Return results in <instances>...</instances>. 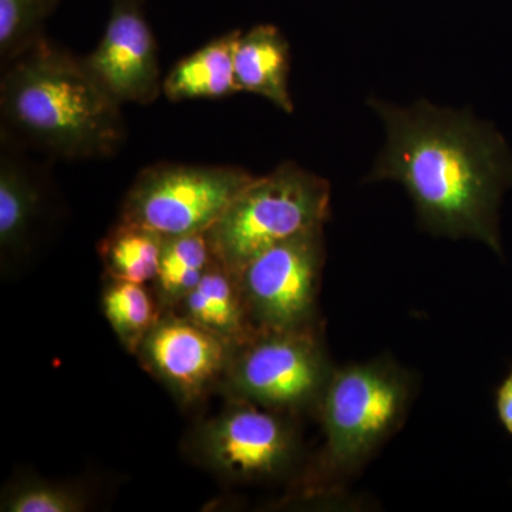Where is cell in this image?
Listing matches in <instances>:
<instances>
[{"instance_id":"1","label":"cell","mask_w":512,"mask_h":512,"mask_svg":"<svg viewBox=\"0 0 512 512\" xmlns=\"http://www.w3.org/2000/svg\"><path fill=\"white\" fill-rule=\"evenodd\" d=\"M372 104L387 141L369 180L402 184L431 234L476 239L503 255L500 208L512 187V151L500 131L430 103Z\"/></svg>"},{"instance_id":"2","label":"cell","mask_w":512,"mask_h":512,"mask_svg":"<svg viewBox=\"0 0 512 512\" xmlns=\"http://www.w3.org/2000/svg\"><path fill=\"white\" fill-rule=\"evenodd\" d=\"M121 106L84 59L43 37L2 69V133L62 158L110 157L126 138Z\"/></svg>"},{"instance_id":"3","label":"cell","mask_w":512,"mask_h":512,"mask_svg":"<svg viewBox=\"0 0 512 512\" xmlns=\"http://www.w3.org/2000/svg\"><path fill=\"white\" fill-rule=\"evenodd\" d=\"M416 392L414 373L392 357L335 367L316 410L323 446L311 484L338 490L402 429Z\"/></svg>"},{"instance_id":"4","label":"cell","mask_w":512,"mask_h":512,"mask_svg":"<svg viewBox=\"0 0 512 512\" xmlns=\"http://www.w3.org/2000/svg\"><path fill=\"white\" fill-rule=\"evenodd\" d=\"M330 185L301 165L284 163L255 177L207 231L212 255L235 276L256 255L323 228Z\"/></svg>"},{"instance_id":"5","label":"cell","mask_w":512,"mask_h":512,"mask_svg":"<svg viewBox=\"0 0 512 512\" xmlns=\"http://www.w3.org/2000/svg\"><path fill=\"white\" fill-rule=\"evenodd\" d=\"M333 369L318 329L256 330L235 348L221 386L229 400L296 416L318 410Z\"/></svg>"},{"instance_id":"6","label":"cell","mask_w":512,"mask_h":512,"mask_svg":"<svg viewBox=\"0 0 512 512\" xmlns=\"http://www.w3.org/2000/svg\"><path fill=\"white\" fill-rule=\"evenodd\" d=\"M191 457L232 483H269L296 470L302 440L293 414L231 400L188 439Z\"/></svg>"},{"instance_id":"7","label":"cell","mask_w":512,"mask_h":512,"mask_svg":"<svg viewBox=\"0 0 512 512\" xmlns=\"http://www.w3.org/2000/svg\"><path fill=\"white\" fill-rule=\"evenodd\" d=\"M254 178L231 165H151L128 190L120 220L163 237L207 232Z\"/></svg>"},{"instance_id":"8","label":"cell","mask_w":512,"mask_h":512,"mask_svg":"<svg viewBox=\"0 0 512 512\" xmlns=\"http://www.w3.org/2000/svg\"><path fill=\"white\" fill-rule=\"evenodd\" d=\"M323 264V228L281 242L251 259L237 278L252 328L318 329Z\"/></svg>"},{"instance_id":"9","label":"cell","mask_w":512,"mask_h":512,"mask_svg":"<svg viewBox=\"0 0 512 512\" xmlns=\"http://www.w3.org/2000/svg\"><path fill=\"white\" fill-rule=\"evenodd\" d=\"M234 350L227 340L181 313L165 311L136 356L178 403L191 406L222 383Z\"/></svg>"},{"instance_id":"10","label":"cell","mask_w":512,"mask_h":512,"mask_svg":"<svg viewBox=\"0 0 512 512\" xmlns=\"http://www.w3.org/2000/svg\"><path fill=\"white\" fill-rule=\"evenodd\" d=\"M84 63L121 104L148 106L158 99L164 80L146 0H111L103 37Z\"/></svg>"},{"instance_id":"11","label":"cell","mask_w":512,"mask_h":512,"mask_svg":"<svg viewBox=\"0 0 512 512\" xmlns=\"http://www.w3.org/2000/svg\"><path fill=\"white\" fill-rule=\"evenodd\" d=\"M234 66L241 92L258 94L285 113H292L291 50L281 30L272 25H258L239 33Z\"/></svg>"},{"instance_id":"12","label":"cell","mask_w":512,"mask_h":512,"mask_svg":"<svg viewBox=\"0 0 512 512\" xmlns=\"http://www.w3.org/2000/svg\"><path fill=\"white\" fill-rule=\"evenodd\" d=\"M198 323L238 348L256 332L249 322L237 276L217 259L211 262L200 284L174 311Z\"/></svg>"},{"instance_id":"13","label":"cell","mask_w":512,"mask_h":512,"mask_svg":"<svg viewBox=\"0 0 512 512\" xmlns=\"http://www.w3.org/2000/svg\"><path fill=\"white\" fill-rule=\"evenodd\" d=\"M241 30L217 37L180 60L163 82L168 100L224 99L241 93L235 77L234 52Z\"/></svg>"},{"instance_id":"14","label":"cell","mask_w":512,"mask_h":512,"mask_svg":"<svg viewBox=\"0 0 512 512\" xmlns=\"http://www.w3.org/2000/svg\"><path fill=\"white\" fill-rule=\"evenodd\" d=\"M42 188L29 164L2 134L0 153V248L18 255L28 245L42 205Z\"/></svg>"},{"instance_id":"15","label":"cell","mask_w":512,"mask_h":512,"mask_svg":"<svg viewBox=\"0 0 512 512\" xmlns=\"http://www.w3.org/2000/svg\"><path fill=\"white\" fill-rule=\"evenodd\" d=\"M163 242V235L120 220L101 239L97 251L109 278L147 285L156 281Z\"/></svg>"},{"instance_id":"16","label":"cell","mask_w":512,"mask_h":512,"mask_svg":"<svg viewBox=\"0 0 512 512\" xmlns=\"http://www.w3.org/2000/svg\"><path fill=\"white\" fill-rule=\"evenodd\" d=\"M214 261L207 232L164 237L154 286L163 311H174L195 288Z\"/></svg>"},{"instance_id":"17","label":"cell","mask_w":512,"mask_h":512,"mask_svg":"<svg viewBox=\"0 0 512 512\" xmlns=\"http://www.w3.org/2000/svg\"><path fill=\"white\" fill-rule=\"evenodd\" d=\"M101 308L123 348L133 355L164 312L146 285L111 278L104 286Z\"/></svg>"},{"instance_id":"18","label":"cell","mask_w":512,"mask_h":512,"mask_svg":"<svg viewBox=\"0 0 512 512\" xmlns=\"http://www.w3.org/2000/svg\"><path fill=\"white\" fill-rule=\"evenodd\" d=\"M53 10L49 0H0L2 69L45 37L43 25Z\"/></svg>"},{"instance_id":"19","label":"cell","mask_w":512,"mask_h":512,"mask_svg":"<svg viewBox=\"0 0 512 512\" xmlns=\"http://www.w3.org/2000/svg\"><path fill=\"white\" fill-rule=\"evenodd\" d=\"M0 507L6 512H82L87 498L73 485L28 480L9 488Z\"/></svg>"},{"instance_id":"20","label":"cell","mask_w":512,"mask_h":512,"mask_svg":"<svg viewBox=\"0 0 512 512\" xmlns=\"http://www.w3.org/2000/svg\"><path fill=\"white\" fill-rule=\"evenodd\" d=\"M495 410H497L498 420L512 436V367L495 393Z\"/></svg>"},{"instance_id":"21","label":"cell","mask_w":512,"mask_h":512,"mask_svg":"<svg viewBox=\"0 0 512 512\" xmlns=\"http://www.w3.org/2000/svg\"><path fill=\"white\" fill-rule=\"evenodd\" d=\"M50 3H52L53 8L56 9V6L59 5L60 0H49Z\"/></svg>"}]
</instances>
